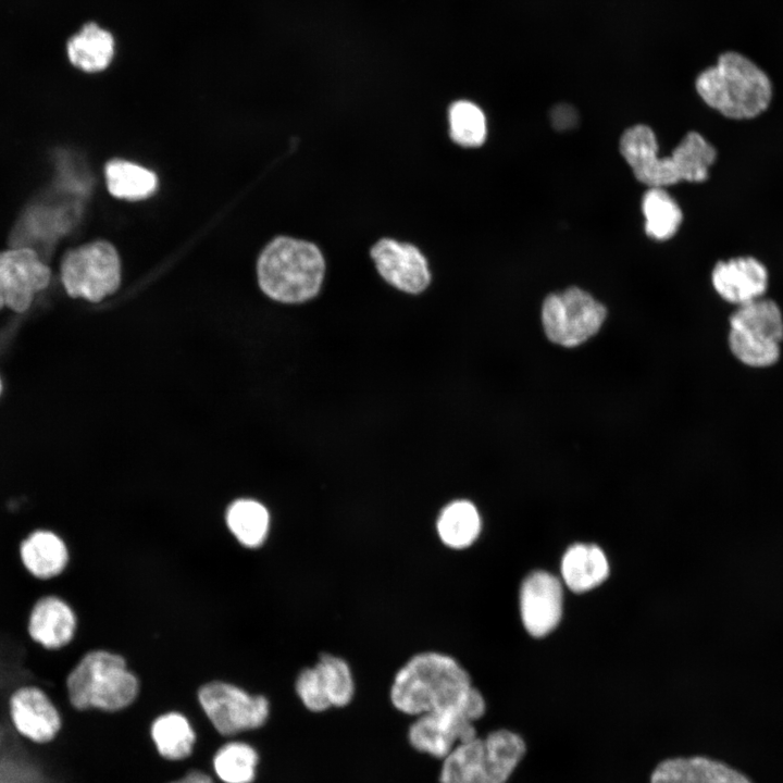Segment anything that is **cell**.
Wrapping results in <instances>:
<instances>
[{
    "mask_svg": "<svg viewBox=\"0 0 783 783\" xmlns=\"http://www.w3.org/2000/svg\"><path fill=\"white\" fill-rule=\"evenodd\" d=\"M389 697L397 710L417 717L456 711L474 722L486 710L485 699L472 685L468 671L440 651H422L409 658L396 672Z\"/></svg>",
    "mask_w": 783,
    "mask_h": 783,
    "instance_id": "6da1fadb",
    "label": "cell"
},
{
    "mask_svg": "<svg viewBox=\"0 0 783 783\" xmlns=\"http://www.w3.org/2000/svg\"><path fill=\"white\" fill-rule=\"evenodd\" d=\"M701 100L726 119L753 120L772 101L773 86L767 73L747 57L729 51L700 72L695 82Z\"/></svg>",
    "mask_w": 783,
    "mask_h": 783,
    "instance_id": "7a4b0ae2",
    "label": "cell"
},
{
    "mask_svg": "<svg viewBox=\"0 0 783 783\" xmlns=\"http://www.w3.org/2000/svg\"><path fill=\"white\" fill-rule=\"evenodd\" d=\"M324 272V258L314 244L285 236L273 239L257 264L262 291L284 303H299L316 296Z\"/></svg>",
    "mask_w": 783,
    "mask_h": 783,
    "instance_id": "3957f363",
    "label": "cell"
},
{
    "mask_svg": "<svg viewBox=\"0 0 783 783\" xmlns=\"http://www.w3.org/2000/svg\"><path fill=\"white\" fill-rule=\"evenodd\" d=\"M526 751L524 739L509 730L458 744L445 758L442 783H506Z\"/></svg>",
    "mask_w": 783,
    "mask_h": 783,
    "instance_id": "277c9868",
    "label": "cell"
},
{
    "mask_svg": "<svg viewBox=\"0 0 783 783\" xmlns=\"http://www.w3.org/2000/svg\"><path fill=\"white\" fill-rule=\"evenodd\" d=\"M71 704L79 710H121L137 697L139 683L124 658L107 650L87 652L66 679Z\"/></svg>",
    "mask_w": 783,
    "mask_h": 783,
    "instance_id": "5b68a950",
    "label": "cell"
},
{
    "mask_svg": "<svg viewBox=\"0 0 783 783\" xmlns=\"http://www.w3.org/2000/svg\"><path fill=\"white\" fill-rule=\"evenodd\" d=\"M61 283L73 298L99 302L121 283V264L115 248L97 240L67 250L60 263Z\"/></svg>",
    "mask_w": 783,
    "mask_h": 783,
    "instance_id": "8992f818",
    "label": "cell"
},
{
    "mask_svg": "<svg viewBox=\"0 0 783 783\" xmlns=\"http://www.w3.org/2000/svg\"><path fill=\"white\" fill-rule=\"evenodd\" d=\"M606 315L604 304L576 286L548 295L542 307L546 336L563 347L579 346L594 336Z\"/></svg>",
    "mask_w": 783,
    "mask_h": 783,
    "instance_id": "52a82bcc",
    "label": "cell"
},
{
    "mask_svg": "<svg viewBox=\"0 0 783 783\" xmlns=\"http://www.w3.org/2000/svg\"><path fill=\"white\" fill-rule=\"evenodd\" d=\"M198 698L213 726L223 735L260 728L270 712L264 696L250 695L238 686L220 681L201 686Z\"/></svg>",
    "mask_w": 783,
    "mask_h": 783,
    "instance_id": "ba28073f",
    "label": "cell"
},
{
    "mask_svg": "<svg viewBox=\"0 0 783 783\" xmlns=\"http://www.w3.org/2000/svg\"><path fill=\"white\" fill-rule=\"evenodd\" d=\"M51 281V268L30 247L0 250V310L25 312Z\"/></svg>",
    "mask_w": 783,
    "mask_h": 783,
    "instance_id": "9c48e42d",
    "label": "cell"
},
{
    "mask_svg": "<svg viewBox=\"0 0 783 783\" xmlns=\"http://www.w3.org/2000/svg\"><path fill=\"white\" fill-rule=\"evenodd\" d=\"M655 132L647 125L636 124L620 137L619 150L635 178L648 187H667L681 182L673 157L658 156Z\"/></svg>",
    "mask_w": 783,
    "mask_h": 783,
    "instance_id": "30bf717a",
    "label": "cell"
},
{
    "mask_svg": "<svg viewBox=\"0 0 783 783\" xmlns=\"http://www.w3.org/2000/svg\"><path fill=\"white\" fill-rule=\"evenodd\" d=\"M562 586L551 573L535 571L522 582L520 613L525 630L535 637L554 631L562 616Z\"/></svg>",
    "mask_w": 783,
    "mask_h": 783,
    "instance_id": "8fae6325",
    "label": "cell"
},
{
    "mask_svg": "<svg viewBox=\"0 0 783 783\" xmlns=\"http://www.w3.org/2000/svg\"><path fill=\"white\" fill-rule=\"evenodd\" d=\"M371 257L382 277L405 293L419 294L431 282L427 261L413 245L382 238L372 247Z\"/></svg>",
    "mask_w": 783,
    "mask_h": 783,
    "instance_id": "7c38bea8",
    "label": "cell"
},
{
    "mask_svg": "<svg viewBox=\"0 0 783 783\" xmlns=\"http://www.w3.org/2000/svg\"><path fill=\"white\" fill-rule=\"evenodd\" d=\"M711 284L721 299L737 307L766 296L769 272L756 257H733L716 263Z\"/></svg>",
    "mask_w": 783,
    "mask_h": 783,
    "instance_id": "4fadbf2b",
    "label": "cell"
},
{
    "mask_svg": "<svg viewBox=\"0 0 783 783\" xmlns=\"http://www.w3.org/2000/svg\"><path fill=\"white\" fill-rule=\"evenodd\" d=\"M475 736L473 722L456 711L418 716L408 732L412 747L437 758H445L458 744Z\"/></svg>",
    "mask_w": 783,
    "mask_h": 783,
    "instance_id": "5bb4252c",
    "label": "cell"
},
{
    "mask_svg": "<svg viewBox=\"0 0 783 783\" xmlns=\"http://www.w3.org/2000/svg\"><path fill=\"white\" fill-rule=\"evenodd\" d=\"M10 716L16 730L36 743L54 738L61 728L58 709L37 686H22L10 697Z\"/></svg>",
    "mask_w": 783,
    "mask_h": 783,
    "instance_id": "9a60e30c",
    "label": "cell"
},
{
    "mask_svg": "<svg viewBox=\"0 0 783 783\" xmlns=\"http://www.w3.org/2000/svg\"><path fill=\"white\" fill-rule=\"evenodd\" d=\"M76 614L62 598L53 595L39 598L33 606L27 631L30 638L47 649H59L74 637Z\"/></svg>",
    "mask_w": 783,
    "mask_h": 783,
    "instance_id": "2e32d148",
    "label": "cell"
},
{
    "mask_svg": "<svg viewBox=\"0 0 783 783\" xmlns=\"http://www.w3.org/2000/svg\"><path fill=\"white\" fill-rule=\"evenodd\" d=\"M650 783H753L729 765L703 756L662 760L654 769Z\"/></svg>",
    "mask_w": 783,
    "mask_h": 783,
    "instance_id": "e0dca14e",
    "label": "cell"
},
{
    "mask_svg": "<svg viewBox=\"0 0 783 783\" xmlns=\"http://www.w3.org/2000/svg\"><path fill=\"white\" fill-rule=\"evenodd\" d=\"M729 332L753 341L783 345V311L766 296L737 306L730 314Z\"/></svg>",
    "mask_w": 783,
    "mask_h": 783,
    "instance_id": "ac0fdd59",
    "label": "cell"
},
{
    "mask_svg": "<svg viewBox=\"0 0 783 783\" xmlns=\"http://www.w3.org/2000/svg\"><path fill=\"white\" fill-rule=\"evenodd\" d=\"M20 559L26 571L39 580L60 575L70 559L64 540L50 530H36L21 543Z\"/></svg>",
    "mask_w": 783,
    "mask_h": 783,
    "instance_id": "d6986e66",
    "label": "cell"
},
{
    "mask_svg": "<svg viewBox=\"0 0 783 783\" xmlns=\"http://www.w3.org/2000/svg\"><path fill=\"white\" fill-rule=\"evenodd\" d=\"M114 52L113 35L92 22L85 24L66 42L70 63L85 73L105 70L113 60Z\"/></svg>",
    "mask_w": 783,
    "mask_h": 783,
    "instance_id": "ffe728a7",
    "label": "cell"
},
{
    "mask_svg": "<svg viewBox=\"0 0 783 783\" xmlns=\"http://www.w3.org/2000/svg\"><path fill=\"white\" fill-rule=\"evenodd\" d=\"M608 574L609 563L607 557L596 545H572L562 557V580L573 592H587L600 585Z\"/></svg>",
    "mask_w": 783,
    "mask_h": 783,
    "instance_id": "44dd1931",
    "label": "cell"
},
{
    "mask_svg": "<svg viewBox=\"0 0 783 783\" xmlns=\"http://www.w3.org/2000/svg\"><path fill=\"white\" fill-rule=\"evenodd\" d=\"M482 519L477 508L469 500H455L446 505L436 520L439 540L451 549H465L478 538Z\"/></svg>",
    "mask_w": 783,
    "mask_h": 783,
    "instance_id": "7402d4cb",
    "label": "cell"
},
{
    "mask_svg": "<svg viewBox=\"0 0 783 783\" xmlns=\"http://www.w3.org/2000/svg\"><path fill=\"white\" fill-rule=\"evenodd\" d=\"M645 232L655 240H668L679 231L683 212L675 199L662 187H648L642 199Z\"/></svg>",
    "mask_w": 783,
    "mask_h": 783,
    "instance_id": "603a6c76",
    "label": "cell"
},
{
    "mask_svg": "<svg viewBox=\"0 0 783 783\" xmlns=\"http://www.w3.org/2000/svg\"><path fill=\"white\" fill-rule=\"evenodd\" d=\"M226 524L243 546L257 548L268 537L270 514L268 509L256 500L238 499L227 508Z\"/></svg>",
    "mask_w": 783,
    "mask_h": 783,
    "instance_id": "cb8c5ba5",
    "label": "cell"
},
{
    "mask_svg": "<svg viewBox=\"0 0 783 783\" xmlns=\"http://www.w3.org/2000/svg\"><path fill=\"white\" fill-rule=\"evenodd\" d=\"M673 157L681 182L701 183L709 177V170L717 160L716 148L698 132H688L673 149Z\"/></svg>",
    "mask_w": 783,
    "mask_h": 783,
    "instance_id": "d4e9b609",
    "label": "cell"
},
{
    "mask_svg": "<svg viewBox=\"0 0 783 783\" xmlns=\"http://www.w3.org/2000/svg\"><path fill=\"white\" fill-rule=\"evenodd\" d=\"M151 737L159 754L170 760L187 758L196 741L189 721L178 712L158 717L151 725Z\"/></svg>",
    "mask_w": 783,
    "mask_h": 783,
    "instance_id": "484cf974",
    "label": "cell"
},
{
    "mask_svg": "<svg viewBox=\"0 0 783 783\" xmlns=\"http://www.w3.org/2000/svg\"><path fill=\"white\" fill-rule=\"evenodd\" d=\"M105 179L110 194L117 198L144 199L157 188V177L151 171L124 160H113L105 165Z\"/></svg>",
    "mask_w": 783,
    "mask_h": 783,
    "instance_id": "4316f807",
    "label": "cell"
},
{
    "mask_svg": "<svg viewBox=\"0 0 783 783\" xmlns=\"http://www.w3.org/2000/svg\"><path fill=\"white\" fill-rule=\"evenodd\" d=\"M258 754L248 744L232 742L222 746L213 758V768L225 783H251L256 775Z\"/></svg>",
    "mask_w": 783,
    "mask_h": 783,
    "instance_id": "83f0119b",
    "label": "cell"
},
{
    "mask_svg": "<svg viewBox=\"0 0 783 783\" xmlns=\"http://www.w3.org/2000/svg\"><path fill=\"white\" fill-rule=\"evenodd\" d=\"M449 133L451 139L462 147H478L487 134L486 117L475 103L459 100L448 111Z\"/></svg>",
    "mask_w": 783,
    "mask_h": 783,
    "instance_id": "f1b7e54d",
    "label": "cell"
},
{
    "mask_svg": "<svg viewBox=\"0 0 783 783\" xmlns=\"http://www.w3.org/2000/svg\"><path fill=\"white\" fill-rule=\"evenodd\" d=\"M314 667L332 707L347 706L355 695L353 675L347 661L332 654H322Z\"/></svg>",
    "mask_w": 783,
    "mask_h": 783,
    "instance_id": "f546056e",
    "label": "cell"
},
{
    "mask_svg": "<svg viewBox=\"0 0 783 783\" xmlns=\"http://www.w3.org/2000/svg\"><path fill=\"white\" fill-rule=\"evenodd\" d=\"M296 693L304 707L313 712H322L332 707L322 679L316 668H304L297 676Z\"/></svg>",
    "mask_w": 783,
    "mask_h": 783,
    "instance_id": "4dcf8cb0",
    "label": "cell"
},
{
    "mask_svg": "<svg viewBox=\"0 0 783 783\" xmlns=\"http://www.w3.org/2000/svg\"><path fill=\"white\" fill-rule=\"evenodd\" d=\"M550 121L557 130L571 129L577 123V113L572 105L560 103L550 110Z\"/></svg>",
    "mask_w": 783,
    "mask_h": 783,
    "instance_id": "1f68e13d",
    "label": "cell"
},
{
    "mask_svg": "<svg viewBox=\"0 0 783 783\" xmlns=\"http://www.w3.org/2000/svg\"><path fill=\"white\" fill-rule=\"evenodd\" d=\"M171 783H213L212 779L203 772L191 771L184 778Z\"/></svg>",
    "mask_w": 783,
    "mask_h": 783,
    "instance_id": "d6a6232c",
    "label": "cell"
},
{
    "mask_svg": "<svg viewBox=\"0 0 783 783\" xmlns=\"http://www.w3.org/2000/svg\"><path fill=\"white\" fill-rule=\"evenodd\" d=\"M0 391H1V383H0Z\"/></svg>",
    "mask_w": 783,
    "mask_h": 783,
    "instance_id": "836d02e7",
    "label": "cell"
}]
</instances>
